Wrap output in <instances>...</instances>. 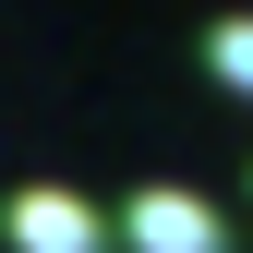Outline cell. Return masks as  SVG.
Instances as JSON below:
<instances>
[{"label": "cell", "instance_id": "6da1fadb", "mask_svg": "<svg viewBox=\"0 0 253 253\" xmlns=\"http://www.w3.org/2000/svg\"><path fill=\"white\" fill-rule=\"evenodd\" d=\"M109 241H133V253H229V217H217L205 193H181V181H145Z\"/></svg>", "mask_w": 253, "mask_h": 253}, {"label": "cell", "instance_id": "3957f363", "mask_svg": "<svg viewBox=\"0 0 253 253\" xmlns=\"http://www.w3.org/2000/svg\"><path fill=\"white\" fill-rule=\"evenodd\" d=\"M205 73L229 84V97H253V12H229V24H205Z\"/></svg>", "mask_w": 253, "mask_h": 253}, {"label": "cell", "instance_id": "7a4b0ae2", "mask_svg": "<svg viewBox=\"0 0 253 253\" xmlns=\"http://www.w3.org/2000/svg\"><path fill=\"white\" fill-rule=\"evenodd\" d=\"M0 241L12 253H109V217L84 193H60V181H24V193L0 205Z\"/></svg>", "mask_w": 253, "mask_h": 253}]
</instances>
